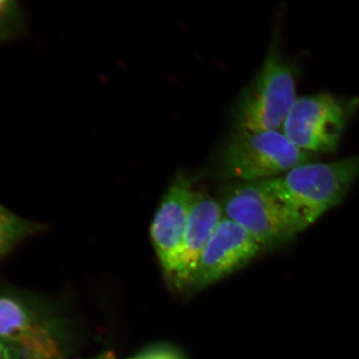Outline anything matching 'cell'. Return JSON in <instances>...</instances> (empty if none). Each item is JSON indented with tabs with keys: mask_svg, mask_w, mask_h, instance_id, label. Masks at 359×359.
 I'll return each mask as SVG.
<instances>
[{
	"mask_svg": "<svg viewBox=\"0 0 359 359\" xmlns=\"http://www.w3.org/2000/svg\"><path fill=\"white\" fill-rule=\"evenodd\" d=\"M0 344L11 359H65L57 323L39 302L18 290L0 292Z\"/></svg>",
	"mask_w": 359,
	"mask_h": 359,
	"instance_id": "4",
	"label": "cell"
},
{
	"mask_svg": "<svg viewBox=\"0 0 359 359\" xmlns=\"http://www.w3.org/2000/svg\"><path fill=\"white\" fill-rule=\"evenodd\" d=\"M194 195L190 179L177 177L161 201L151 224L153 245L161 266L171 280L178 268Z\"/></svg>",
	"mask_w": 359,
	"mask_h": 359,
	"instance_id": "8",
	"label": "cell"
},
{
	"mask_svg": "<svg viewBox=\"0 0 359 359\" xmlns=\"http://www.w3.org/2000/svg\"><path fill=\"white\" fill-rule=\"evenodd\" d=\"M358 109V97L337 96L328 92L297 97L282 131L306 152L332 154Z\"/></svg>",
	"mask_w": 359,
	"mask_h": 359,
	"instance_id": "5",
	"label": "cell"
},
{
	"mask_svg": "<svg viewBox=\"0 0 359 359\" xmlns=\"http://www.w3.org/2000/svg\"><path fill=\"white\" fill-rule=\"evenodd\" d=\"M25 30V16L18 0H0V43L16 39Z\"/></svg>",
	"mask_w": 359,
	"mask_h": 359,
	"instance_id": "11",
	"label": "cell"
},
{
	"mask_svg": "<svg viewBox=\"0 0 359 359\" xmlns=\"http://www.w3.org/2000/svg\"><path fill=\"white\" fill-rule=\"evenodd\" d=\"M224 217L249 231L263 249L294 240L299 231L282 205L257 182H231L219 200Z\"/></svg>",
	"mask_w": 359,
	"mask_h": 359,
	"instance_id": "6",
	"label": "cell"
},
{
	"mask_svg": "<svg viewBox=\"0 0 359 359\" xmlns=\"http://www.w3.org/2000/svg\"><path fill=\"white\" fill-rule=\"evenodd\" d=\"M223 218L219 201L209 194L195 191L178 268L172 278L179 287H192L201 255Z\"/></svg>",
	"mask_w": 359,
	"mask_h": 359,
	"instance_id": "9",
	"label": "cell"
},
{
	"mask_svg": "<svg viewBox=\"0 0 359 359\" xmlns=\"http://www.w3.org/2000/svg\"><path fill=\"white\" fill-rule=\"evenodd\" d=\"M318 160V155L297 147L282 130L235 132L224 149L221 175L231 182L264 181Z\"/></svg>",
	"mask_w": 359,
	"mask_h": 359,
	"instance_id": "3",
	"label": "cell"
},
{
	"mask_svg": "<svg viewBox=\"0 0 359 359\" xmlns=\"http://www.w3.org/2000/svg\"><path fill=\"white\" fill-rule=\"evenodd\" d=\"M130 359H184V358L181 353L172 347L158 346L142 353L137 358Z\"/></svg>",
	"mask_w": 359,
	"mask_h": 359,
	"instance_id": "12",
	"label": "cell"
},
{
	"mask_svg": "<svg viewBox=\"0 0 359 359\" xmlns=\"http://www.w3.org/2000/svg\"><path fill=\"white\" fill-rule=\"evenodd\" d=\"M43 226L14 214L0 203V259L23 241L42 231Z\"/></svg>",
	"mask_w": 359,
	"mask_h": 359,
	"instance_id": "10",
	"label": "cell"
},
{
	"mask_svg": "<svg viewBox=\"0 0 359 359\" xmlns=\"http://www.w3.org/2000/svg\"><path fill=\"white\" fill-rule=\"evenodd\" d=\"M297 99V69L273 39L263 65L233 108L235 132L282 130Z\"/></svg>",
	"mask_w": 359,
	"mask_h": 359,
	"instance_id": "2",
	"label": "cell"
},
{
	"mask_svg": "<svg viewBox=\"0 0 359 359\" xmlns=\"http://www.w3.org/2000/svg\"><path fill=\"white\" fill-rule=\"evenodd\" d=\"M92 359H113V358H112V355H111V354L107 353V354H102V355H99V356H97V358H92Z\"/></svg>",
	"mask_w": 359,
	"mask_h": 359,
	"instance_id": "14",
	"label": "cell"
},
{
	"mask_svg": "<svg viewBox=\"0 0 359 359\" xmlns=\"http://www.w3.org/2000/svg\"><path fill=\"white\" fill-rule=\"evenodd\" d=\"M359 178V155L306 163L276 178L259 181L280 205L299 233L339 205Z\"/></svg>",
	"mask_w": 359,
	"mask_h": 359,
	"instance_id": "1",
	"label": "cell"
},
{
	"mask_svg": "<svg viewBox=\"0 0 359 359\" xmlns=\"http://www.w3.org/2000/svg\"><path fill=\"white\" fill-rule=\"evenodd\" d=\"M263 250L249 231L224 216L201 255L192 287L200 290L218 282L244 268Z\"/></svg>",
	"mask_w": 359,
	"mask_h": 359,
	"instance_id": "7",
	"label": "cell"
},
{
	"mask_svg": "<svg viewBox=\"0 0 359 359\" xmlns=\"http://www.w3.org/2000/svg\"><path fill=\"white\" fill-rule=\"evenodd\" d=\"M0 359H11V354L4 344H0Z\"/></svg>",
	"mask_w": 359,
	"mask_h": 359,
	"instance_id": "13",
	"label": "cell"
}]
</instances>
